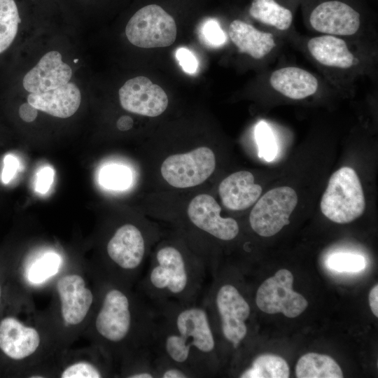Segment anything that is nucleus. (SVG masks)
I'll list each match as a JSON object with an SVG mask.
<instances>
[{
  "label": "nucleus",
  "instance_id": "f257e3e1",
  "mask_svg": "<svg viewBox=\"0 0 378 378\" xmlns=\"http://www.w3.org/2000/svg\"><path fill=\"white\" fill-rule=\"evenodd\" d=\"M153 308L154 357L181 367L192 378L214 375L218 365L219 346L201 300L188 304L167 303Z\"/></svg>",
  "mask_w": 378,
  "mask_h": 378
},
{
  "label": "nucleus",
  "instance_id": "f03ea898",
  "mask_svg": "<svg viewBox=\"0 0 378 378\" xmlns=\"http://www.w3.org/2000/svg\"><path fill=\"white\" fill-rule=\"evenodd\" d=\"M207 269L200 256L187 254L173 244H162L152 256L142 281L143 292L153 307L199 302L205 290Z\"/></svg>",
  "mask_w": 378,
  "mask_h": 378
},
{
  "label": "nucleus",
  "instance_id": "7ed1b4c3",
  "mask_svg": "<svg viewBox=\"0 0 378 378\" xmlns=\"http://www.w3.org/2000/svg\"><path fill=\"white\" fill-rule=\"evenodd\" d=\"M201 302L205 307L216 340L221 337L237 350L248 335L251 307L239 289L230 282L215 279L205 289Z\"/></svg>",
  "mask_w": 378,
  "mask_h": 378
},
{
  "label": "nucleus",
  "instance_id": "20e7f679",
  "mask_svg": "<svg viewBox=\"0 0 378 378\" xmlns=\"http://www.w3.org/2000/svg\"><path fill=\"white\" fill-rule=\"evenodd\" d=\"M155 310L151 304L134 312L133 301L122 290L108 289L103 298L95 321L97 332L107 342L119 344L127 340L134 326L153 330L152 325L134 323L135 321L152 319Z\"/></svg>",
  "mask_w": 378,
  "mask_h": 378
},
{
  "label": "nucleus",
  "instance_id": "39448f33",
  "mask_svg": "<svg viewBox=\"0 0 378 378\" xmlns=\"http://www.w3.org/2000/svg\"><path fill=\"white\" fill-rule=\"evenodd\" d=\"M320 207L326 218L339 224L351 223L364 213V192L354 169L343 167L332 174L322 196Z\"/></svg>",
  "mask_w": 378,
  "mask_h": 378
},
{
  "label": "nucleus",
  "instance_id": "423d86ee",
  "mask_svg": "<svg viewBox=\"0 0 378 378\" xmlns=\"http://www.w3.org/2000/svg\"><path fill=\"white\" fill-rule=\"evenodd\" d=\"M174 18L162 7L150 4L139 9L129 20L125 34L129 41L139 48H163L176 38Z\"/></svg>",
  "mask_w": 378,
  "mask_h": 378
},
{
  "label": "nucleus",
  "instance_id": "0eeeda50",
  "mask_svg": "<svg viewBox=\"0 0 378 378\" xmlns=\"http://www.w3.org/2000/svg\"><path fill=\"white\" fill-rule=\"evenodd\" d=\"M295 190L279 186L266 192L253 206L250 215L251 229L264 237L277 234L290 223L289 218L298 204Z\"/></svg>",
  "mask_w": 378,
  "mask_h": 378
},
{
  "label": "nucleus",
  "instance_id": "6e6552de",
  "mask_svg": "<svg viewBox=\"0 0 378 378\" xmlns=\"http://www.w3.org/2000/svg\"><path fill=\"white\" fill-rule=\"evenodd\" d=\"M216 164L214 151L209 147L200 146L167 157L162 163L160 172L170 186L188 188L204 182L214 172Z\"/></svg>",
  "mask_w": 378,
  "mask_h": 378
},
{
  "label": "nucleus",
  "instance_id": "1a4fd4ad",
  "mask_svg": "<svg viewBox=\"0 0 378 378\" xmlns=\"http://www.w3.org/2000/svg\"><path fill=\"white\" fill-rule=\"evenodd\" d=\"M293 276L286 269L278 270L258 287L255 294L258 308L267 314L282 313L295 318L307 307V300L293 290Z\"/></svg>",
  "mask_w": 378,
  "mask_h": 378
},
{
  "label": "nucleus",
  "instance_id": "9d476101",
  "mask_svg": "<svg viewBox=\"0 0 378 378\" xmlns=\"http://www.w3.org/2000/svg\"><path fill=\"white\" fill-rule=\"evenodd\" d=\"M220 211V206L208 194L195 196L187 208L188 219L198 230L218 240H233L239 234V226L234 218L221 216Z\"/></svg>",
  "mask_w": 378,
  "mask_h": 378
},
{
  "label": "nucleus",
  "instance_id": "9b49d317",
  "mask_svg": "<svg viewBox=\"0 0 378 378\" xmlns=\"http://www.w3.org/2000/svg\"><path fill=\"white\" fill-rule=\"evenodd\" d=\"M118 94L120 105L125 110L144 116H158L168 105L164 90L143 76L127 80Z\"/></svg>",
  "mask_w": 378,
  "mask_h": 378
},
{
  "label": "nucleus",
  "instance_id": "f8f14e48",
  "mask_svg": "<svg viewBox=\"0 0 378 378\" xmlns=\"http://www.w3.org/2000/svg\"><path fill=\"white\" fill-rule=\"evenodd\" d=\"M146 251L143 232L131 223L119 227L106 245L109 259L120 270L131 272L142 269Z\"/></svg>",
  "mask_w": 378,
  "mask_h": 378
},
{
  "label": "nucleus",
  "instance_id": "ddd939ff",
  "mask_svg": "<svg viewBox=\"0 0 378 378\" xmlns=\"http://www.w3.org/2000/svg\"><path fill=\"white\" fill-rule=\"evenodd\" d=\"M312 27L320 33L332 36H351L360 25V14L340 1H328L316 6L309 16Z\"/></svg>",
  "mask_w": 378,
  "mask_h": 378
},
{
  "label": "nucleus",
  "instance_id": "4468645a",
  "mask_svg": "<svg viewBox=\"0 0 378 378\" xmlns=\"http://www.w3.org/2000/svg\"><path fill=\"white\" fill-rule=\"evenodd\" d=\"M72 76L71 66L62 61L59 52H46L24 76L22 86L29 93L48 92L68 83Z\"/></svg>",
  "mask_w": 378,
  "mask_h": 378
},
{
  "label": "nucleus",
  "instance_id": "2eb2a0df",
  "mask_svg": "<svg viewBox=\"0 0 378 378\" xmlns=\"http://www.w3.org/2000/svg\"><path fill=\"white\" fill-rule=\"evenodd\" d=\"M64 321L71 325L81 323L93 301L91 290L85 287L83 279L77 274L61 277L57 284Z\"/></svg>",
  "mask_w": 378,
  "mask_h": 378
},
{
  "label": "nucleus",
  "instance_id": "dca6fc26",
  "mask_svg": "<svg viewBox=\"0 0 378 378\" xmlns=\"http://www.w3.org/2000/svg\"><path fill=\"white\" fill-rule=\"evenodd\" d=\"M262 187L255 183L248 171L234 172L219 184L218 194L223 206L232 211H241L253 205L262 194Z\"/></svg>",
  "mask_w": 378,
  "mask_h": 378
},
{
  "label": "nucleus",
  "instance_id": "f3484780",
  "mask_svg": "<svg viewBox=\"0 0 378 378\" xmlns=\"http://www.w3.org/2000/svg\"><path fill=\"white\" fill-rule=\"evenodd\" d=\"M40 344L36 329L23 325L13 317H6L0 322V349L15 360L27 358L34 353Z\"/></svg>",
  "mask_w": 378,
  "mask_h": 378
},
{
  "label": "nucleus",
  "instance_id": "a211bd4d",
  "mask_svg": "<svg viewBox=\"0 0 378 378\" xmlns=\"http://www.w3.org/2000/svg\"><path fill=\"white\" fill-rule=\"evenodd\" d=\"M80 102L79 88L69 82L54 90L38 94L29 93L27 96V102L37 110L60 118L73 115Z\"/></svg>",
  "mask_w": 378,
  "mask_h": 378
},
{
  "label": "nucleus",
  "instance_id": "6ab92c4d",
  "mask_svg": "<svg viewBox=\"0 0 378 378\" xmlns=\"http://www.w3.org/2000/svg\"><path fill=\"white\" fill-rule=\"evenodd\" d=\"M272 88L284 97L299 100L315 94L318 79L309 71L296 66H286L274 71L270 77Z\"/></svg>",
  "mask_w": 378,
  "mask_h": 378
},
{
  "label": "nucleus",
  "instance_id": "aec40b11",
  "mask_svg": "<svg viewBox=\"0 0 378 378\" xmlns=\"http://www.w3.org/2000/svg\"><path fill=\"white\" fill-rule=\"evenodd\" d=\"M307 46L312 57L328 67L349 69L357 62L345 41L336 36L313 37L307 41Z\"/></svg>",
  "mask_w": 378,
  "mask_h": 378
},
{
  "label": "nucleus",
  "instance_id": "412c9836",
  "mask_svg": "<svg viewBox=\"0 0 378 378\" xmlns=\"http://www.w3.org/2000/svg\"><path fill=\"white\" fill-rule=\"evenodd\" d=\"M228 34L240 52L254 59L263 58L276 47L272 34L260 31L239 20L230 23Z\"/></svg>",
  "mask_w": 378,
  "mask_h": 378
},
{
  "label": "nucleus",
  "instance_id": "4be33fe9",
  "mask_svg": "<svg viewBox=\"0 0 378 378\" xmlns=\"http://www.w3.org/2000/svg\"><path fill=\"white\" fill-rule=\"evenodd\" d=\"M298 378H341L342 371L336 361L328 355L308 353L298 360L295 367Z\"/></svg>",
  "mask_w": 378,
  "mask_h": 378
},
{
  "label": "nucleus",
  "instance_id": "5701e85b",
  "mask_svg": "<svg viewBox=\"0 0 378 378\" xmlns=\"http://www.w3.org/2000/svg\"><path fill=\"white\" fill-rule=\"evenodd\" d=\"M21 0H0V55L13 44L22 22Z\"/></svg>",
  "mask_w": 378,
  "mask_h": 378
},
{
  "label": "nucleus",
  "instance_id": "b1692460",
  "mask_svg": "<svg viewBox=\"0 0 378 378\" xmlns=\"http://www.w3.org/2000/svg\"><path fill=\"white\" fill-rule=\"evenodd\" d=\"M249 13L259 22L281 31L288 29L293 21L291 11L274 0H253Z\"/></svg>",
  "mask_w": 378,
  "mask_h": 378
},
{
  "label": "nucleus",
  "instance_id": "393cba45",
  "mask_svg": "<svg viewBox=\"0 0 378 378\" xmlns=\"http://www.w3.org/2000/svg\"><path fill=\"white\" fill-rule=\"evenodd\" d=\"M290 370L286 361L274 354H261L239 375L241 378H288Z\"/></svg>",
  "mask_w": 378,
  "mask_h": 378
},
{
  "label": "nucleus",
  "instance_id": "a878e982",
  "mask_svg": "<svg viewBox=\"0 0 378 378\" xmlns=\"http://www.w3.org/2000/svg\"><path fill=\"white\" fill-rule=\"evenodd\" d=\"M61 258L56 253L49 251L38 257L27 269V278L34 284H40L55 275L59 270Z\"/></svg>",
  "mask_w": 378,
  "mask_h": 378
},
{
  "label": "nucleus",
  "instance_id": "bb28decb",
  "mask_svg": "<svg viewBox=\"0 0 378 378\" xmlns=\"http://www.w3.org/2000/svg\"><path fill=\"white\" fill-rule=\"evenodd\" d=\"M99 181L106 188L123 190L130 185L132 174L130 169L124 166L108 165L101 170Z\"/></svg>",
  "mask_w": 378,
  "mask_h": 378
},
{
  "label": "nucleus",
  "instance_id": "cd10ccee",
  "mask_svg": "<svg viewBox=\"0 0 378 378\" xmlns=\"http://www.w3.org/2000/svg\"><path fill=\"white\" fill-rule=\"evenodd\" d=\"M255 139L258 147V155L267 162L272 161L277 153V146L274 134L268 125L261 121L255 130Z\"/></svg>",
  "mask_w": 378,
  "mask_h": 378
},
{
  "label": "nucleus",
  "instance_id": "c85d7f7f",
  "mask_svg": "<svg viewBox=\"0 0 378 378\" xmlns=\"http://www.w3.org/2000/svg\"><path fill=\"white\" fill-rule=\"evenodd\" d=\"M365 260L360 255L339 253L330 256L328 259V266L339 272H358L365 267Z\"/></svg>",
  "mask_w": 378,
  "mask_h": 378
},
{
  "label": "nucleus",
  "instance_id": "c756f323",
  "mask_svg": "<svg viewBox=\"0 0 378 378\" xmlns=\"http://www.w3.org/2000/svg\"><path fill=\"white\" fill-rule=\"evenodd\" d=\"M201 36L206 44L214 47L220 46L226 41L225 34L214 19L208 20L202 24Z\"/></svg>",
  "mask_w": 378,
  "mask_h": 378
},
{
  "label": "nucleus",
  "instance_id": "7c9ffc66",
  "mask_svg": "<svg viewBox=\"0 0 378 378\" xmlns=\"http://www.w3.org/2000/svg\"><path fill=\"white\" fill-rule=\"evenodd\" d=\"M153 363L157 378H192L186 370L162 358L154 357Z\"/></svg>",
  "mask_w": 378,
  "mask_h": 378
},
{
  "label": "nucleus",
  "instance_id": "2f4dec72",
  "mask_svg": "<svg viewBox=\"0 0 378 378\" xmlns=\"http://www.w3.org/2000/svg\"><path fill=\"white\" fill-rule=\"evenodd\" d=\"M100 371L88 362H78L66 368L61 374L62 378H99Z\"/></svg>",
  "mask_w": 378,
  "mask_h": 378
},
{
  "label": "nucleus",
  "instance_id": "473e14b6",
  "mask_svg": "<svg viewBox=\"0 0 378 378\" xmlns=\"http://www.w3.org/2000/svg\"><path fill=\"white\" fill-rule=\"evenodd\" d=\"M176 57L185 72L193 74L197 71L198 62L190 50L185 47H181L176 50Z\"/></svg>",
  "mask_w": 378,
  "mask_h": 378
},
{
  "label": "nucleus",
  "instance_id": "72a5a7b5",
  "mask_svg": "<svg viewBox=\"0 0 378 378\" xmlns=\"http://www.w3.org/2000/svg\"><path fill=\"white\" fill-rule=\"evenodd\" d=\"M55 172L50 167L41 168L36 175L35 190L39 193H46L50 189L53 180Z\"/></svg>",
  "mask_w": 378,
  "mask_h": 378
},
{
  "label": "nucleus",
  "instance_id": "f704fd0d",
  "mask_svg": "<svg viewBox=\"0 0 378 378\" xmlns=\"http://www.w3.org/2000/svg\"><path fill=\"white\" fill-rule=\"evenodd\" d=\"M20 162L18 158L8 154L4 158V167L1 172V181L4 184L8 183L19 169Z\"/></svg>",
  "mask_w": 378,
  "mask_h": 378
},
{
  "label": "nucleus",
  "instance_id": "c9c22d12",
  "mask_svg": "<svg viewBox=\"0 0 378 378\" xmlns=\"http://www.w3.org/2000/svg\"><path fill=\"white\" fill-rule=\"evenodd\" d=\"M18 112L19 115L22 120L30 122L36 118L38 110L27 102L23 103L20 106Z\"/></svg>",
  "mask_w": 378,
  "mask_h": 378
},
{
  "label": "nucleus",
  "instance_id": "e433bc0d",
  "mask_svg": "<svg viewBox=\"0 0 378 378\" xmlns=\"http://www.w3.org/2000/svg\"><path fill=\"white\" fill-rule=\"evenodd\" d=\"M369 304L373 314L378 316V285H374L369 293Z\"/></svg>",
  "mask_w": 378,
  "mask_h": 378
},
{
  "label": "nucleus",
  "instance_id": "4c0bfd02",
  "mask_svg": "<svg viewBox=\"0 0 378 378\" xmlns=\"http://www.w3.org/2000/svg\"><path fill=\"white\" fill-rule=\"evenodd\" d=\"M133 120L128 115L121 116L117 121V127L121 131H127L132 128Z\"/></svg>",
  "mask_w": 378,
  "mask_h": 378
},
{
  "label": "nucleus",
  "instance_id": "58836bf2",
  "mask_svg": "<svg viewBox=\"0 0 378 378\" xmlns=\"http://www.w3.org/2000/svg\"><path fill=\"white\" fill-rule=\"evenodd\" d=\"M0 299H1V287H0Z\"/></svg>",
  "mask_w": 378,
  "mask_h": 378
}]
</instances>
